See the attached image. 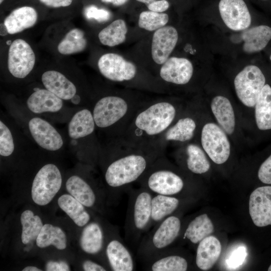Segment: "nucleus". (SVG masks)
I'll return each mask as SVG.
<instances>
[{"label":"nucleus","mask_w":271,"mask_h":271,"mask_svg":"<svg viewBox=\"0 0 271 271\" xmlns=\"http://www.w3.org/2000/svg\"><path fill=\"white\" fill-rule=\"evenodd\" d=\"M153 194L176 196L185 188L183 177L171 166L164 155L158 158L138 182Z\"/></svg>","instance_id":"nucleus-5"},{"label":"nucleus","mask_w":271,"mask_h":271,"mask_svg":"<svg viewBox=\"0 0 271 271\" xmlns=\"http://www.w3.org/2000/svg\"><path fill=\"white\" fill-rule=\"evenodd\" d=\"M221 251V243L217 238L213 236L205 237L199 243L197 249L196 265L203 270L210 269L217 261Z\"/></svg>","instance_id":"nucleus-23"},{"label":"nucleus","mask_w":271,"mask_h":271,"mask_svg":"<svg viewBox=\"0 0 271 271\" xmlns=\"http://www.w3.org/2000/svg\"><path fill=\"white\" fill-rule=\"evenodd\" d=\"M218 10L224 25L238 32L252 25V18L244 0H220Z\"/></svg>","instance_id":"nucleus-12"},{"label":"nucleus","mask_w":271,"mask_h":271,"mask_svg":"<svg viewBox=\"0 0 271 271\" xmlns=\"http://www.w3.org/2000/svg\"><path fill=\"white\" fill-rule=\"evenodd\" d=\"M231 36L233 43L241 44V50L247 55L259 54L271 45V22L261 21Z\"/></svg>","instance_id":"nucleus-8"},{"label":"nucleus","mask_w":271,"mask_h":271,"mask_svg":"<svg viewBox=\"0 0 271 271\" xmlns=\"http://www.w3.org/2000/svg\"><path fill=\"white\" fill-rule=\"evenodd\" d=\"M214 231L211 220L206 214H202L193 218L188 224L184 232L183 238L192 243H199Z\"/></svg>","instance_id":"nucleus-31"},{"label":"nucleus","mask_w":271,"mask_h":271,"mask_svg":"<svg viewBox=\"0 0 271 271\" xmlns=\"http://www.w3.org/2000/svg\"><path fill=\"white\" fill-rule=\"evenodd\" d=\"M144 104L119 95L103 97L96 102L93 109L95 125L101 128L115 127L117 138L120 137Z\"/></svg>","instance_id":"nucleus-3"},{"label":"nucleus","mask_w":271,"mask_h":271,"mask_svg":"<svg viewBox=\"0 0 271 271\" xmlns=\"http://www.w3.org/2000/svg\"><path fill=\"white\" fill-rule=\"evenodd\" d=\"M97 65L101 74L114 82H128L135 79L137 74L136 66L116 53L102 55L98 61Z\"/></svg>","instance_id":"nucleus-11"},{"label":"nucleus","mask_w":271,"mask_h":271,"mask_svg":"<svg viewBox=\"0 0 271 271\" xmlns=\"http://www.w3.org/2000/svg\"><path fill=\"white\" fill-rule=\"evenodd\" d=\"M124 223V239L132 247L138 248L142 236L150 229L153 194L140 186L130 188Z\"/></svg>","instance_id":"nucleus-4"},{"label":"nucleus","mask_w":271,"mask_h":271,"mask_svg":"<svg viewBox=\"0 0 271 271\" xmlns=\"http://www.w3.org/2000/svg\"><path fill=\"white\" fill-rule=\"evenodd\" d=\"M95 127L92 113L87 109H83L76 112L70 120L69 136L73 139L84 138L91 134Z\"/></svg>","instance_id":"nucleus-30"},{"label":"nucleus","mask_w":271,"mask_h":271,"mask_svg":"<svg viewBox=\"0 0 271 271\" xmlns=\"http://www.w3.org/2000/svg\"><path fill=\"white\" fill-rule=\"evenodd\" d=\"M268 271H271V264L269 266L268 268Z\"/></svg>","instance_id":"nucleus-54"},{"label":"nucleus","mask_w":271,"mask_h":271,"mask_svg":"<svg viewBox=\"0 0 271 271\" xmlns=\"http://www.w3.org/2000/svg\"><path fill=\"white\" fill-rule=\"evenodd\" d=\"M21 222L22 225V242L27 244L36 239L43 226L39 216L34 215L32 211L27 210L21 214Z\"/></svg>","instance_id":"nucleus-37"},{"label":"nucleus","mask_w":271,"mask_h":271,"mask_svg":"<svg viewBox=\"0 0 271 271\" xmlns=\"http://www.w3.org/2000/svg\"><path fill=\"white\" fill-rule=\"evenodd\" d=\"M127 32V28L125 22L122 19H117L99 33L98 38L102 44L114 47L125 41Z\"/></svg>","instance_id":"nucleus-33"},{"label":"nucleus","mask_w":271,"mask_h":271,"mask_svg":"<svg viewBox=\"0 0 271 271\" xmlns=\"http://www.w3.org/2000/svg\"><path fill=\"white\" fill-rule=\"evenodd\" d=\"M30 132L35 142L42 148L57 151L63 146L59 133L46 120L39 117L32 118L29 122Z\"/></svg>","instance_id":"nucleus-18"},{"label":"nucleus","mask_w":271,"mask_h":271,"mask_svg":"<svg viewBox=\"0 0 271 271\" xmlns=\"http://www.w3.org/2000/svg\"><path fill=\"white\" fill-rule=\"evenodd\" d=\"M246 255L245 247L243 245H237L228 254L225 259L226 265L230 270L236 269L243 263Z\"/></svg>","instance_id":"nucleus-40"},{"label":"nucleus","mask_w":271,"mask_h":271,"mask_svg":"<svg viewBox=\"0 0 271 271\" xmlns=\"http://www.w3.org/2000/svg\"><path fill=\"white\" fill-rule=\"evenodd\" d=\"M113 159L107 166L104 179L118 196L127 192L138 182L154 162L164 155L160 145L146 144L117 138Z\"/></svg>","instance_id":"nucleus-1"},{"label":"nucleus","mask_w":271,"mask_h":271,"mask_svg":"<svg viewBox=\"0 0 271 271\" xmlns=\"http://www.w3.org/2000/svg\"><path fill=\"white\" fill-rule=\"evenodd\" d=\"M249 211L256 226L264 227L271 225V186L258 187L251 193Z\"/></svg>","instance_id":"nucleus-17"},{"label":"nucleus","mask_w":271,"mask_h":271,"mask_svg":"<svg viewBox=\"0 0 271 271\" xmlns=\"http://www.w3.org/2000/svg\"><path fill=\"white\" fill-rule=\"evenodd\" d=\"M202 147L209 158L216 164H222L228 159L230 145L226 133L217 124L207 123L201 133Z\"/></svg>","instance_id":"nucleus-10"},{"label":"nucleus","mask_w":271,"mask_h":271,"mask_svg":"<svg viewBox=\"0 0 271 271\" xmlns=\"http://www.w3.org/2000/svg\"><path fill=\"white\" fill-rule=\"evenodd\" d=\"M267 80L263 67L256 64L244 67L235 76L234 86L239 100L246 106L254 107Z\"/></svg>","instance_id":"nucleus-7"},{"label":"nucleus","mask_w":271,"mask_h":271,"mask_svg":"<svg viewBox=\"0 0 271 271\" xmlns=\"http://www.w3.org/2000/svg\"><path fill=\"white\" fill-rule=\"evenodd\" d=\"M176 115V107L168 100L144 103L120 137L134 143L160 145L159 139L174 123Z\"/></svg>","instance_id":"nucleus-2"},{"label":"nucleus","mask_w":271,"mask_h":271,"mask_svg":"<svg viewBox=\"0 0 271 271\" xmlns=\"http://www.w3.org/2000/svg\"><path fill=\"white\" fill-rule=\"evenodd\" d=\"M66 188L69 194L84 206L91 208L97 201V196L91 186L77 176L70 177L66 183Z\"/></svg>","instance_id":"nucleus-28"},{"label":"nucleus","mask_w":271,"mask_h":271,"mask_svg":"<svg viewBox=\"0 0 271 271\" xmlns=\"http://www.w3.org/2000/svg\"><path fill=\"white\" fill-rule=\"evenodd\" d=\"M74 0H38V2L45 7L58 9L65 8L72 5Z\"/></svg>","instance_id":"nucleus-43"},{"label":"nucleus","mask_w":271,"mask_h":271,"mask_svg":"<svg viewBox=\"0 0 271 271\" xmlns=\"http://www.w3.org/2000/svg\"><path fill=\"white\" fill-rule=\"evenodd\" d=\"M196 126V121L192 117H181L168 128L159 139V143L165 149L170 142H188L193 138Z\"/></svg>","instance_id":"nucleus-21"},{"label":"nucleus","mask_w":271,"mask_h":271,"mask_svg":"<svg viewBox=\"0 0 271 271\" xmlns=\"http://www.w3.org/2000/svg\"><path fill=\"white\" fill-rule=\"evenodd\" d=\"M66 235L60 228L46 224L43 225L36 239V244L40 248L52 245L57 249L62 250L66 247Z\"/></svg>","instance_id":"nucleus-35"},{"label":"nucleus","mask_w":271,"mask_h":271,"mask_svg":"<svg viewBox=\"0 0 271 271\" xmlns=\"http://www.w3.org/2000/svg\"><path fill=\"white\" fill-rule=\"evenodd\" d=\"M211 108L219 126L227 134L233 133L235 126V118L229 100L222 95L216 96L211 101Z\"/></svg>","instance_id":"nucleus-25"},{"label":"nucleus","mask_w":271,"mask_h":271,"mask_svg":"<svg viewBox=\"0 0 271 271\" xmlns=\"http://www.w3.org/2000/svg\"><path fill=\"white\" fill-rule=\"evenodd\" d=\"M7 34H9V33L5 24H1V35L5 36Z\"/></svg>","instance_id":"nucleus-48"},{"label":"nucleus","mask_w":271,"mask_h":271,"mask_svg":"<svg viewBox=\"0 0 271 271\" xmlns=\"http://www.w3.org/2000/svg\"><path fill=\"white\" fill-rule=\"evenodd\" d=\"M85 15L88 19H94L99 22L108 20L110 13L105 10L99 9L94 6H89L85 10Z\"/></svg>","instance_id":"nucleus-41"},{"label":"nucleus","mask_w":271,"mask_h":271,"mask_svg":"<svg viewBox=\"0 0 271 271\" xmlns=\"http://www.w3.org/2000/svg\"><path fill=\"white\" fill-rule=\"evenodd\" d=\"M42 83L46 89L62 99L69 100L76 95L74 84L61 73L49 70L42 76Z\"/></svg>","instance_id":"nucleus-22"},{"label":"nucleus","mask_w":271,"mask_h":271,"mask_svg":"<svg viewBox=\"0 0 271 271\" xmlns=\"http://www.w3.org/2000/svg\"><path fill=\"white\" fill-rule=\"evenodd\" d=\"M106 257L112 270L132 271L136 269L133 256L118 232H114L105 248Z\"/></svg>","instance_id":"nucleus-14"},{"label":"nucleus","mask_w":271,"mask_h":271,"mask_svg":"<svg viewBox=\"0 0 271 271\" xmlns=\"http://www.w3.org/2000/svg\"><path fill=\"white\" fill-rule=\"evenodd\" d=\"M265 54L268 58L270 63H271V45L268 47L265 51Z\"/></svg>","instance_id":"nucleus-50"},{"label":"nucleus","mask_w":271,"mask_h":271,"mask_svg":"<svg viewBox=\"0 0 271 271\" xmlns=\"http://www.w3.org/2000/svg\"><path fill=\"white\" fill-rule=\"evenodd\" d=\"M102 2L105 3H111L114 5H121L124 3L127 0H101Z\"/></svg>","instance_id":"nucleus-47"},{"label":"nucleus","mask_w":271,"mask_h":271,"mask_svg":"<svg viewBox=\"0 0 271 271\" xmlns=\"http://www.w3.org/2000/svg\"><path fill=\"white\" fill-rule=\"evenodd\" d=\"M177 29L165 26L155 31L152 38L151 55L154 61L162 65L170 57L178 41Z\"/></svg>","instance_id":"nucleus-15"},{"label":"nucleus","mask_w":271,"mask_h":271,"mask_svg":"<svg viewBox=\"0 0 271 271\" xmlns=\"http://www.w3.org/2000/svg\"><path fill=\"white\" fill-rule=\"evenodd\" d=\"M62 177L57 167L52 164L44 166L37 173L33 182L31 195L39 205L48 204L60 190Z\"/></svg>","instance_id":"nucleus-9"},{"label":"nucleus","mask_w":271,"mask_h":271,"mask_svg":"<svg viewBox=\"0 0 271 271\" xmlns=\"http://www.w3.org/2000/svg\"><path fill=\"white\" fill-rule=\"evenodd\" d=\"M186 166L195 174H202L210 169V163L202 149L197 145L189 144L186 147Z\"/></svg>","instance_id":"nucleus-34"},{"label":"nucleus","mask_w":271,"mask_h":271,"mask_svg":"<svg viewBox=\"0 0 271 271\" xmlns=\"http://www.w3.org/2000/svg\"><path fill=\"white\" fill-rule=\"evenodd\" d=\"M28 108L33 112H57L63 106L62 99L47 89H38L27 101Z\"/></svg>","instance_id":"nucleus-24"},{"label":"nucleus","mask_w":271,"mask_h":271,"mask_svg":"<svg viewBox=\"0 0 271 271\" xmlns=\"http://www.w3.org/2000/svg\"><path fill=\"white\" fill-rule=\"evenodd\" d=\"M47 271H69L70 268L68 264L64 261L59 262L49 261L46 265Z\"/></svg>","instance_id":"nucleus-45"},{"label":"nucleus","mask_w":271,"mask_h":271,"mask_svg":"<svg viewBox=\"0 0 271 271\" xmlns=\"http://www.w3.org/2000/svg\"><path fill=\"white\" fill-rule=\"evenodd\" d=\"M193 73L194 66L190 60L173 56L169 57L162 64L159 75L166 82L183 85L190 81Z\"/></svg>","instance_id":"nucleus-16"},{"label":"nucleus","mask_w":271,"mask_h":271,"mask_svg":"<svg viewBox=\"0 0 271 271\" xmlns=\"http://www.w3.org/2000/svg\"><path fill=\"white\" fill-rule=\"evenodd\" d=\"M36 61L31 46L25 40L17 39L9 49L8 67L9 72L18 78L26 77L33 70Z\"/></svg>","instance_id":"nucleus-13"},{"label":"nucleus","mask_w":271,"mask_h":271,"mask_svg":"<svg viewBox=\"0 0 271 271\" xmlns=\"http://www.w3.org/2000/svg\"><path fill=\"white\" fill-rule=\"evenodd\" d=\"M254 107L257 128L262 131L271 130V83L267 81L259 94Z\"/></svg>","instance_id":"nucleus-26"},{"label":"nucleus","mask_w":271,"mask_h":271,"mask_svg":"<svg viewBox=\"0 0 271 271\" xmlns=\"http://www.w3.org/2000/svg\"><path fill=\"white\" fill-rule=\"evenodd\" d=\"M136 1L139 3L144 4L147 6L156 0H136Z\"/></svg>","instance_id":"nucleus-52"},{"label":"nucleus","mask_w":271,"mask_h":271,"mask_svg":"<svg viewBox=\"0 0 271 271\" xmlns=\"http://www.w3.org/2000/svg\"><path fill=\"white\" fill-rule=\"evenodd\" d=\"M82 267L85 271H105L106 268L102 265L96 263L90 260L84 261L82 264Z\"/></svg>","instance_id":"nucleus-46"},{"label":"nucleus","mask_w":271,"mask_h":271,"mask_svg":"<svg viewBox=\"0 0 271 271\" xmlns=\"http://www.w3.org/2000/svg\"><path fill=\"white\" fill-rule=\"evenodd\" d=\"M80 244L82 250L89 254H96L102 250L104 234L99 223L92 222L86 225L82 232Z\"/></svg>","instance_id":"nucleus-29"},{"label":"nucleus","mask_w":271,"mask_h":271,"mask_svg":"<svg viewBox=\"0 0 271 271\" xmlns=\"http://www.w3.org/2000/svg\"><path fill=\"white\" fill-rule=\"evenodd\" d=\"M87 45L84 33L79 29L69 31L58 45V52L63 55H69L83 51Z\"/></svg>","instance_id":"nucleus-36"},{"label":"nucleus","mask_w":271,"mask_h":271,"mask_svg":"<svg viewBox=\"0 0 271 271\" xmlns=\"http://www.w3.org/2000/svg\"><path fill=\"white\" fill-rule=\"evenodd\" d=\"M42 270L37 267L33 266H28L25 267L23 271H41Z\"/></svg>","instance_id":"nucleus-49"},{"label":"nucleus","mask_w":271,"mask_h":271,"mask_svg":"<svg viewBox=\"0 0 271 271\" xmlns=\"http://www.w3.org/2000/svg\"><path fill=\"white\" fill-rule=\"evenodd\" d=\"M14 150L13 138L9 128L1 120L0 121V155L7 157L10 156Z\"/></svg>","instance_id":"nucleus-39"},{"label":"nucleus","mask_w":271,"mask_h":271,"mask_svg":"<svg viewBox=\"0 0 271 271\" xmlns=\"http://www.w3.org/2000/svg\"><path fill=\"white\" fill-rule=\"evenodd\" d=\"M181 226L180 218L175 214L156 224L140 241L137 248L138 257L144 262L169 248L179 236Z\"/></svg>","instance_id":"nucleus-6"},{"label":"nucleus","mask_w":271,"mask_h":271,"mask_svg":"<svg viewBox=\"0 0 271 271\" xmlns=\"http://www.w3.org/2000/svg\"><path fill=\"white\" fill-rule=\"evenodd\" d=\"M143 269L149 271H186L187 259L168 248L143 262Z\"/></svg>","instance_id":"nucleus-19"},{"label":"nucleus","mask_w":271,"mask_h":271,"mask_svg":"<svg viewBox=\"0 0 271 271\" xmlns=\"http://www.w3.org/2000/svg\"><path fill=\"white\" fill-rule=\"evenodd\" d=\"M38 13L33 6L25 5L14 9L4 23L9 34H15L32 27L37 21Z\"/></svg>","instance_id":"nucleus-20"},{"label":"nucleus","mask_w":271,"mask_h":271,"mask_svg":"<svg viewBox=\"0 0 271 271\" xmlns=\"http://www.w3.org/2000/svg\"><path fill=\"white\" fill-rule=\"evenodd\" d=\"M150 11L157 13H164L168 10L170 4L167 0H156L147 6Z\"/></svg>","instance_id":"nucleus-44"},{"label":"nucleus","mask_w":271,"mask_h":271,"mask_svg":"<svg viewBox=\"0 0 271 271\" xmlns=\"http://www.w3.org/2000/svg\"><path fill=\"white\" fill-rule=\"evenodd\" d=\"M169 20V16L165 13L144 11L139 15L138 25L147 31H154L165 26Z\"/></svg>","instance_id":"nucleus-38"},{"label":"nucleus","mask_w":271,"mask_h":271,"mask_svg":"<svg viewBox=\"0 0 271 271\" xmlns=\"http://www.w3.org/2000/svg\"><path fill=\"white\" fill-rule=\"evenodd\" d=\"M71 101L74 104H78L80 101V98L79 96L75 95L71 98Z\"/></svg>","instance_id":"nucleus-51"},{"label":"nucleus","mask_w":271,"mask_h":271,"mask_svg":"<svg viewBox=\"0 0 271 271\" xmlns=\"http://www.w3.org/2000/svg\"><path fill=\"white\" fill-rule=\"evenodd\" d=\"M260 2L264 3H271V0H259Z\"/></svg>","instance_id":"nucleus-53"},{"label":"nucleus","mask_w":271,"mask_h":271,"mask_svg":"<svg viewBox=\"0 0 271 271\" xmlns=\"http://www.w3.org/2000/svg\"><path fill=\"white\" fill-rule=\"evenodd\" d=\"M181 205V200L174 196L155 194L152 201L150 228L166 217L175 214Z\"/></svg>","instance_id":"nucleus-27"},{"label":"nucleus","mask_w":271,"mask_h":271,"mask_svg":"<svg viewBox=\"0 0 271 271\" xmlns=\"http://www.w3.org/2000/svg\"><path fill=\"white\" fill-rule=\"evenodd\" d=\"M58 204L78 226H83L90 221V216L84 205L72 195L64 194L61 196L58 200Z\"/></svg>","instance_id":"nucleus-32"},{"label":"nucleus","mask_w":271,"mask_h":271,"mask_svg":"<svg viewBox=\"0 0 271 271\" xmlns=\"http://www.w3.org/2000/svg\"><path fill=\"white\" fill-rule=\"evenodd\" d=\"M258 177L263 183L271 184V155L260 165Z\"/></svg>","instance_id":"nucleus-42"}]
</instances>
